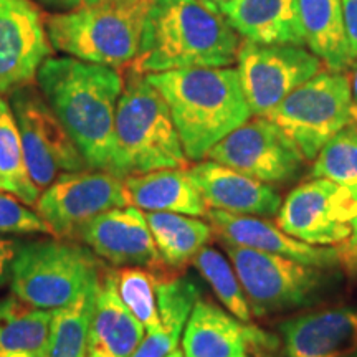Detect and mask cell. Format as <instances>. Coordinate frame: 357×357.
Instances as JSON below:
<instances>
[{"label":"cell","instance_id":"39","mask_svg":"<svg viewBox=\"0 0 357 357\" xmlns=\"http://www.w3.org/2000/svg\"><path fill=\"white\" fill-rule=\"evenodd\" d=\"M167 357H184V352H182V349L181 351L176 349L174 352H171V354H169Z\"/></svg>","mask_w":357,"mask_h":357},{"label":"cell","instance_id":"33","mask_svg":"<svg viewBox=\"0 0 357 357\" xmlns=\"http://www.w3.org/2000/svg\"><path fill=\"white\" fill-rule=\"evenodd\" d=\"M20 245V240L0 235V288L10 280L12 263L15 260Z\"/></svg>","mask_w":357,"mask_h":357},{"label":"cell","instance_id":"17","mask_svg":"<svg viewBox=\"0 0 357 357\" xmlns=\"http://www.w3.org/2000/svg\"><path fill=\"white\" fill-rule=\"evenodd\" d=\"M284 357H357V307L307 311L280 324Z\"/></svg>","mask_w":357,"mask_h":357},{"label":"cell","instance_id":"1","mask_svg":"<svg viewBox=\"0 0 357 357\" xmlns=\"http://www.w3.org/2000/svg\"><path fill=\"white\" fill-rule=\"evenodd\" d=\"M40 91L91 169L108 171L124 82L114 68L50 56L37 73Z\"/></svg>","mask_w":357,"mask_h":357},{"label":"cell","instance_id":"8","mask_svg":"<svg viewBox=\"0 0 357 357\" xmlns=\"http://www.w3.org/2000/svg\"><path fill=\"white\" fill-rule=\"evenodd\" d=\"M306 160L352 124L351 78L346 71L321 70L266 114Z\"/></svg>","mask_w":357,"mask_h":357},{"label":"cell","instance_id":"24","mask_svg":"<svg viewBox=\"0 0 357 357\" xmlns=\"http://www.w3.org/2000/svg\"><path fill=\"white\" fill-rule=\"evenodd\" d=\"M200 289L190 276L159 280L158 303L162 328L147 333L131 357H167L177 349L185 323L200 298Z\"/></svg>","mask_w":357,"mask_h":357},{"label":"cell","instance_id":"3","mask_svg":"<svg viewBox=\"0 0 357 357\" xmlns=\"http://www.w3.org/2000/svg\"><path fill=\"white\" fill-rule=\"evenodd\" d=\"M171 111L187 159L200 162L252 118L236 68L199 66L146 75Z\"/></svg>","mask_w":357,"mask_h":357},{"label":"cell","instance_id":"21","mask_svg":"<svg viewBox=\"0 0 357 357\" xmlns=\"http://www.w3.org/2000/svg\"><path fill=\"white\" fill-rule=\"evenodd\" d=\"M222 13L250 42L305 47L300 0H231Z\"/></svg>","mask_w":357,"mask_h":357},{"label":"cell","instance_id":"9","mask_svg":"<svg viewBox=\"0 0 357 357\" xmlns=\"http://www.w3.org/2000/svg\"><path fill=\"white\" fill-rule=\"evenodd\" d=\"M10 108L19 124L26 167L40 192L61 174L91 169L42 91L33 84L12 93Z\"/></svg>","mask_w":357,"mask_h":357},{"label":"cell","instance_id":"5","mask_svg":"<svg viewBox=\"0 0 357 357\" xmlns=\"http://www.w3.org/2000/svg\"><path fill=\"white\" fill-rule=\"evenodd\" d=\"M154 0H101L45 20L52 47L77 60L111 68L131 65L141 48Z\"/></svg>","mask_w":357,"mask_h":357},{"label":"cell","instance_id":"19","mask_svg":"<svg viewBox=\"0 0 357 357\" xmlns=\"http://www.w3.org/2000/svg\"><path fill=\"white\" fill-rule=\"evenodd\" d=\"M245 324L215 303L199 298L181 337L184 357H250V347L263 344L266 337Z\"/></svg>","mask_w":357,"mask_h":357},{"label":"cell","instance_id":"38","mask_svg":"<svg viewBox=\"0 0 357 357\" xmlns=\"http://www.w3.org/2000/svg\"><path fill=\"white\" fill-rule=\"evenodd\" d=\"M204 2H207L208 6L215 7V8H218V10L222 12V8L225 7V6H229L231 0H204Z\"/></svg>","mask_w":357,"mask_h":357},{"label":"cell","instance_id":"11","mask_svg":"<svg viewBox=\"0 0 357 357\" xmlns=\"http://www.w3.org/2000/svg\"><path fill=\"white\" fill-rule=\"evenodd\" d=\"M276 223L301 242L339 247L357 225V192L328 178L311 177L281 202Z\"/></svg>","mask_w":357,"mask_h":357},{"label":"cell","instance_id":"6","mask_svg":"<svg viewBox=\"0 0 357 357\" xmlns=\"http://www.w3.org/2000/svg\"><path fill=\"white\" fill-rule=\"evenodd\" d=\"M100 273L91 248L55 236L22 243L8 281L22 301L53 311L70 305Z\"/></svg>","mask_w":357,"mask_h":357},{"label":"cell","instance_id":"14","mask_svg":"<svg viewBox=\"0 0 357 357\" xmlns=\"http://www.w3.org/2000/svg\"><path fill=\"white\" fill-rule=\"evenodd\" d=\"M52 53L42 12L32 0H0V96L32 84Z\"/></svg>","mask_w":357,"mask_h":357},{"label":"cell","instance_id":"35","mask_svg":"<svg viewBox=\"0 0 357 357\" xmlns=\"http://www.w3.org/2000/svg\"><path fill=\"white\" fill-rule=\"evenodd\" d=\"M339 255V265L351 276H357V225L354 231L344 243L336 247Z\"/></svg>","mask_w":357,"mask_h":357},{"label":"cell","instance_id":"16","mask_svg":"<svg viewBox=\"0 0 357 357\" xmlns=\"http://www.w3.org/2000/svg\"><path fill=\"white\" fill-rule=\"evenodd\" d=\"M205 217L222 243L287 257L294 261L326 270H334L339 266L336 247H318L301 242L281 230L278 223L255 215H235L215 208H208Z\"/></svg>","mask_w":357,"mask_h":357},{"label":"cell","instance_id":"2","mask_svg":"<svg viewBox=\"0 0 357 357\" xmlns=\"http://www.w3.org/2000/svg\"><path fill=\"white\" fill-rule=\"evenodd\" d=\"M218 8L204 0H154L131 71L162 73L236 63L240 40Z\"/></svg>","mask_w":357,"mask_h":357},{"label":"cell","instance_id":"28","mask_svg":"<svg viewBox=\"0 0 357 357\" xmlns=\"http://www.w3.org/2000/svg\"><path fill=\"white\" fill-rule=\"evenodd\" d=\"M0 190L10 192L26 205H35L40 197L38 187L30 177L24 154V144L15 116L0 96Z\"/></svg>","mask_w":357,"mask_h":357},{"label":"cell","instance_id":"37","mask_svg":"<svg viewBox=\"0 0 357 357\" xmlns=\"http://www.w3.org/2000/svg\"><path fill=\"white\" fill-rule=\"evenodd\" d=\"M351 78V95H352V123L357 124V60L352 63Z\"/></svg>","mask_w":357,"mask_h":357},{"label":"cell","instance_id":"34","mask_svg":"<svg viewBox=\"0 0 357 357\" xmlns=\"http://www.w3.org/2000/svg\"><path fill=\"white\" fill-rule=\"evenodd\" d=\"M352 63L357 60V0H341Z\"/></svg>","mask_w":357,"mask_h":357},{"label":"cell","instance_id":"31","mask_svg":"<svg viewBox=\"0 0 357 357\" xmlns=\"http://www.w3.org/2000/svg\"><path fill=\"white\" fill-rule=\"evenodd\" d=\"M311 177L328 178L357 192V124L346 126L319 151Z\"/></svg>","mask_w":357,"mask_h":357},{"label":"cell","instance_id":"32","mask_svg":"<svg viewBox=\"0 0 357 357\" xmlns=\"http://www.w3.org/2000/svg\"><path fill=\"white\" fill-rule=\"evenodd\" d=\"M0 235H52L37 211L10 192L0 190Z\"/></svg>","mask_w":357,"mask_h":357},{"label":"cell","instance_id":"20","mask_svg":"<svg viewBox=\"0 0 357 357\" xmlns=\"http://www.w3.org/2000/svg\"><path fill=\"white\" fill-rule=\"evenodd\" d=\"M144 333V326L119 298L114 271L101 273L86 357H131Z\"/></svg>","mask_w":357,"mask_h":357},{"label":"cell","instance_id":"22","mask_svg":"<svg viewBox=\"0 0 357 357\" xmlns=\"http://www.w3.org/2000/svg\"><path fill=\"white\" fill-rule=\"evenodd\" d=\"M131 205L144 212H174L205 217L208 207L187 169H160L124 178Z\"/></svg>","mask_w":357,"mask_h":357},{"label":"cell","instance_id":"26","mask_svg":"<svg viewBox=\"0 0 357 357\" xmlns=\"http://www.w3.org/2000/svg\"><path fill=\"white\" fill-rule=\"evenodd\" d=\"M147 225L153 234L162 265L174 270L194 261L212 238V227L199 217L174 212H147Z\"/></svg>","mask_w":357,"mask_h":357},{"label":"cell","instance_id":"12","mask_svg":"<svg viewBox=\"0 0 357 357\" xmlns=\"http://www.w3.org/2000/svg\"><path fill=\"white\" fill-rule=\"evenodd\" d=\"M205 159L273 187L298 181L306 166L298 147L266 116H255L227 134Z\"/></svg>","mask_w":357,"mask_h":357},{"label":"cell","instance_id":"30","mask_svg":"<svg viewBox=\"0 0 357 357\" xmlns=\"http://www.w3.org/2000/svg\"><path fill=\"white\" fill-rule=\"evenodd\" d=\"M114 281L124 306L144 326L146 333L162 328L158 303V276L141 266H124L114 271Z\"/></svg>","mask_w":357,"mask_h":357},{"label":"cell","instance_id":"10","mask_svg":"<svg viewBox=\"0 0 357 357\" xmlns=\"http://www.w3.org/2000/svg\"><path fill=\"white\" fill-rule=\"evenodd\" d=\"M131 205L124 178L101 169L65 172L45 189L35 211L47 223L52 235L77 240L79 230L116 207Z\"/></svg>","mask_w":357,"mask_h":357},{"label":"cell","instance_id":"18","mask_svg":"<svg viewBox=\"0 0 357 357\" xmlns=\"http://www.w3.org/2000/svg\"><path fill=\"white\" fill-rule=\"evenodd\" d=\"M187 174L207 207L215 211L235 215L271 217L278 213L283 202L273 185L211 159L200 160L187 169Z\"/></svg>","mask_w":357,"mask_h":357},{"label":"cell","instance_id":"13","mask_svg":"<svg viewBox=\"0 0 357 357\" xmlns=\"http://www.w3.org/2000/svg\"><path fill=\"white\" fill-rule=\"evenodd\" d=\"M321 70L323 61L303 45H263L245 40L236 56V71L253 116H266Z\"/></svg>","mask_w":357,"mask_h":357},{"label":"cell","instance_id":"15","mask_svg":"<svg viewBox=\"0 0 357 357\" xmlns=\"http://www.w3.org/2000/svg\"><path fill=\"white\" fill-rule=\"evenodd\" d=\"M113 266H160L146 213L136 205L102 212L79 230L78 238Z\"/></svg>","mask_w":357,"mask_h":357},{"label":"cell","instance_id":"23","mask_svg":"<svg viewBox=\"0 0 357 357\" xmlns=\"http://www.w3.org/2000/svg\"><path fill=\"white\" fill-rule=\"evenodd\" d=\"M303 40L328 70L352 66L341 0H300Z\"/></svg>","mask_w":357,"mask_h":357},{"label":"cell","instance_id":"25","mask_svg":"<svg viewBox=\"0 0 357 357\" xmlns=\"http://www.w3.org/2000/svg\"><path fill=\"white\" fill-rule=\"evenodd\" d=\"M52 311L22 301L0 300V357H47Z\"/></svg>","mask_w":357,"mask_h":357},{"label":"cell","instance_id":"36","mask_svg":"<svg viewBox=\"0 0 357 357\" xmlns=\"http://www.w3.org/2000/svg\"><path fill=\"white\" fill-rule=\"evenodd\" d=\"M42 2L48 3V6L63 7V8H77L83 6H91V3H98L101 0H42Z\"/></svg>","mask_w":357,"mask_h":357},{"label":"cell","instance_id":"7","mask_svg":"<svg viewBox=\"0 0 357 357\" xmlns=\"http://www.w3.org/2000/svg\"><path fill=\"white\" fill-rule=\"evenodd\" d=\"M253 316L280 314L310 306L331 284V270L291 258L223 243Z\"/></svg>","mask_w":357,"mask_h":357},{"label":"cell","instance_id":"27","mask_svg":"<svg viewBox=\"0 0 357 357\" xmlns=\"http://www.w3.org/2000/svg\"><path fill=\"white\" fill-rule=\"evenodd\" d=\"M98 287L100 276L91 281L70 305L52 311L47 357H86Z\"/></svg>","mask_w":357,"mask_h":357},{"label":"cell","instance_id":"4","mask_svg":"<svg viewBox=\"0 0 357 357\" xmlns=\"http://www.w3.org/2000/svg\"><path fill=\"white\" fill-rule=\"evenodd\" d=\"M187 155L171 111L146 75L129 71L118 102L109 172L129 176L185 169Z\"/></svg>","mask_w":357,"mask_h":357},{"label":"cell","instance_id":"29","mask_svg":"<svg viewBox=\"0 0 357 357\" xmlns=\"http://www.w3.org/2000/svg\"><path fill=\"white\" fill-rule=\"evenodd\" d=\"M229 312L242 323L252 321V307L231 263L213 247H204L192 261Z\"/></svg>","mask_w":357,"mask_h":357}]
</instances>
